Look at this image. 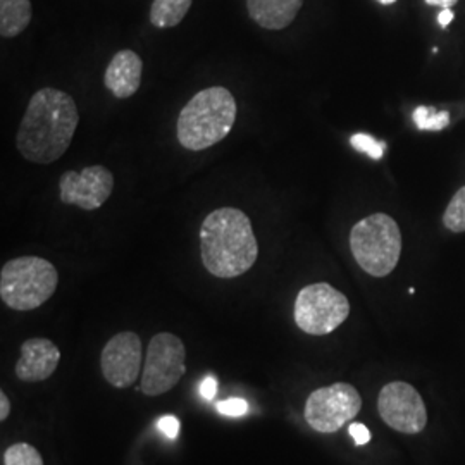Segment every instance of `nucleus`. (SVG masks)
<instances>
[{"label": "nucleus", "mask_w": 465, "mask_h": 465, "mask_svg": "<svg viewBox=\"0 0 465 465\" xmlns=\"http://www.w3.org/2000/svg\"><path fill=\"white\" fill-rule=\"evenodd\" d=\"M350 314V302L328 282H314L302 288L295 300V322L312 336H324L340 328Z\"/></svg>", "instance_id": "obj_6"}, {"label": "nucleus", "mask_w": 465, "mask_h": 465, "mask_svg": "<svg viewBox=\"0 0 465 465\" xmlns=\"http://www.w3.org/2000/svg\"><path fill=\"white\" fill-rule=\"evenodd\" d=\"M414 124L420 132H441L450 124V114L447 111H436V107L419 105L412 114Z\"/></svg>", "instance_id": "obj_17"}, {"label": "nucleus", "mask_w": 465, "mask_h": 465, "mask_svg": "<svg viewBox=\"0 0 465 465\" xmlns=\"http://www.w3.org/2000/svg\"><path fill=\"white\" fill-rule=\"evenodd\" d=\"M303 0H247L249 16L266 30L288 28L300 13Z\"/></svg>", "instance_id": "obj_14"}, {"label": "nucleus", "mask_w": 465, "mask_h": 465, "mask_svg": "<svg viewBox=\"0 0 465 465\" xmlns=\"http://www.w3.org/2000/svg\"><path fill=\"white\" fill-rule=\"evenodd\" d=\"M143 364V347L140 336L134 331L117 332L100 355V367L105 381L114 388L134 386Z\"/></svg>", "instance_id": "obj_10"}, {"label": "nucleus", "mask_w": 465, "mask_h": 465, "mask_svg": "<svg viewBox=\"0 0 465 465\" xmlns=\"http://www.w3.org/2000/svg\"><path fill=\"white\" fill-rule=\"evenodd\" d=\"M34 17L30 0H0V35L15 38L23 34Z\"/></svg>", "instance_id": "obj_15"}, {"label": "nucleus", "mask_w": 465, "mask_h": 465, "mask_svg": "<svg viewBox=\"0 0 465 465\" xmlns=\"http://www.w3.org/2000/svg\"><path fill=\"white\" fill-rule=\"evenodd\" d=\"M193 0H153L150 7V23L155 28H174L188 15Z\"/></svg>", "instance_id": "obj_16"}, {"label": "nucleus", "mask_w": 465, "mask_h": 465, "mask_svg": "<svg viewBox=\"0 0 465 465\" xmlns=\"http://www.w3.org/2000/svg\"><path fill=\"white\" fill-rule=\"evenodd\" d=\"M453 17H455V15H453L451 9H441V13L438 15V23H440V26L445 30L450 23L453 21Z\"/></svg>", "instance_id": "obj_26"}, {"label": "nucleus", "mask_w": 465, "mask_h": 465, "mask_svg": "<svg viewBox=\"0 0 465 465\" xmlns=\"http://www.w3.org/2000/svg\"><path fill=\"white\" fill-rule=\"evenodd\" d=\"M143 63L134 50H119L104 74V84L117 99H130L142 84Z\"/></svg>", "instance_id": "obj_13"}, {"label": "nucleus", "mask_w": 465, "mask_h": 465, "mask_svg": "<svg viewBox=\"0 0 465 465\" xmlns=\"http://www.w3.org/2000/svg\"><path fill=\"white\" fill-rule=\"evenodd\" d=\"M186 372L184 343L173 332H159L150 340L142 391L147 397H159L173 390Z\"/></svg>", "instance_id": "obj_7"}, {"label": "nucleus", "mask_w": 465, "mask_h": 465, "mask_svg": "<svg viewBox=\"0 0 465 465\" xmlns=\"http://www.w3.org/2000/svg\"><path fill=\"white\" fill-rule=\"evenodd\" d=\"M443 224L451 232H465V186L450 200L449 207L443 214Z\"/></svg>", "instance_id": "obj_18"}, {"label": "nucleus", "mask_w": 465, "mask_h": 465, "mask_svg": "<svg viewBox=\"0 0 465 465\" xmlns=\"http://www.w3.org/2000/svg\"><path fill=\"white\" fill-rule=\"evenodd\" d=\"M361 409V393L349 382H334L309 395L305 401V420L314 431L331 434L351 422Z\"/></svg>", "instance_id": "obj_8"}, {"label": "nucleus", "mask_w": 465, "mask_h": 465, "mask_svg": "<svg viewBox=\"0 0 465 465\" xmlns=\"http://www.w3.org/2000/svg\"><path fill=\"white\" fill-rule=\"evenodd\" d=\"M5 465H44L40 451L28 443H16L4 453Z\"/></svg>", "instance_id": "obj_19"}, {"label": "nucleus", "mask_w": 465, "mask_h": 465, "mask_svg": "<svg viewBox=\"0 0 465 465\" xmlns=\"http://www.w3.org/2000/svg\"><path fill=\"white\" fill-rule=\"evenodd\" d=\"M80 117L74 99L55 88L35 94L16 134L19 153L35 164H52L69 149Z\"/></svg>", "instance_id": "obj_1"}, {"label": "nucleus", "mask_w": 465, "mask_h": 465, "mask_svg": "<svg viewBox=\"0 0 465 465\" xmlns=\"http://www.w3.org/2000/svg\"><path fill=\"white\" fill-rule=\"evenodd\" d=\"M380 4H382V5H391V4H395L397 0H378Z\"/></svg>", "instance_id": "obj_28"}, {"label": "nucleus", "mask_w": 465, "mask_h": 465, "mask_svg": "<svg viewBox=\"0 0 465 465\" xmlns=\"http://www.w3.org/2000/svg\"><path fill=\"white\" fill-rule=\"evenodd\" d=\"M200 255L205 269L216 278L232 280L245 274L259 257L249 216L232 207L213 211L200 228Z\"/></svg>", "instance_id": "obj_2"}, {"label": "nucleus", "mask_w": 465, "mask_h": 465, "mask_svg": "<svg viewBox=\"0 0 465 465\" xmlns=\"http://www.w3.org/2000/svg\"><path fill=\"white\" fill-rule=\"evenodd\" d=\"M11 414V401L7 399V395L4 391H0V420H7V417Z\"/></svg>", "instance_id": "obj_25"}, {"label": "nucleus", "mask_w": 465, "mask_h": 465, "mask_svg": "<svg viewBox=\"0 0 465 465\" xmlns=\"http://www.w3.org/2000/svg\"><path fill=\"white\" fill-rule=\"evenodd\" d=\"M349 432L350 436L353 438V441H355L357 447H362V445H367V443L371 441V432H369L366 426L361 424V422L350 424Z\"/></svg>", "instance_id": "obj_23"}, {"label": "nucleus", "mask_w": 465, "mask_h": 465, "mask_svg": "<svg viewBox=\"0 0 465 465\" xmlns=\"http://www.w3.org/2000/svg\"><path fill=\"white\" fill-rule=\"evenodd\" d=\"M378 411L384 424L403 434H419L428 424L424 400L409 382L393 381L382 386Z\"/></svg>", "instance_id": "obj_9"}, {"label": "nucleus", "mask_w": 465, "mask_h": 465, "mask_svg": "<svg viewBox=\"0 0 465 465\" xmlns=\"http://www.w3.org/2000/svg\"><path fill=\"white\" fill-rule=\"evenodd\" d=\"M350 249L362 271L374 278L393 272L401 253V232L393 217L372 214L361 219L350 232Z\"/></svg>", "instance_id": "obj_5"}, {"label": "nucleus", "mask_w": 465, "mask_h": 465, "mask_svg": "<svg viewBox=\"0 0 465 465\" xmlns=\"http://www.w3.org/2000/svg\"><path fill=\"white\" fill-rule=\"evenodd\" d=\"M59 272L42 257H17L0 271V299L19 312L35 311L55 293Z\"/></svg>", "instance_id": "obj_4"}, {"label": "nucleus", "mask_w": 465, "mask_h": 465, "mask_svg": "<svg viewBox=\"0 0 465 465\" xmlns=\"http://www.w3.org/2000/svg\"><path fill=\"white\" fill-rule=\"evenodd\" d=\"M157 428L169 440H176L180 434V420H178V417L163 416L157 422Z\"/></svg>", "instance_id": "obj_22"}, {"label": "nucleus", "mask_w": 465, "mask_h": 465, "mask_svg": "<svg viewBox=\"0 0 465 465\" xmlns=\"http://www.w3.org/2000/svg\"><path fill=\"white\" fill-rule=\"evenodd\" d=\"M351 145H353V149L366 153L374 161L382 159V153H384V149H386V143L378 142L374 136L367 134H353L351 136Z\"/></svg>", "instance_id": "obj_20"}, {"label": "nucleus", "mask_w": 465, "mask_h": 465, "mask_svg": "<svg viewBox=\"0 0 465 465\" xmlns=\"http://www.w3.org/2000/svg\"><path fill=\"white\" fill-rule=\"evenodd\" d=\"M217 393V381L216 378H213V376H209V378H205L203 382L200 384V395L203 397L205 400H213L216 397Z\"/></svg>", "instance_id": "obj_24"}, {"label": "nucleus", "mask_w": 465, "mask_h": 465, "mask_svg": "<svg viewBox=\"0 0 465 465\" xmlns=\"http://www.w3.org/2000/svg\"><path fill=\"white\" fill-rule=\"evenodd\" d=\"M216 409L223 416L240 417L247 414L249 403L242 399L223 400V401H217Z\"/></svg>", "instance_id": "obj_21"}, {"label": "nucleus", "mask_w": 465, "mask_h": 465, "mask_svg": "<svg viewBox=\"0 0 465 465\" xmlns=\"http://www.w3.org/2000/svg\"><path fill=\"white\" fill-rule=\"evenodd\" d=\"M428 5L441 7V9H451L459 0H424Z\"/></svg>", "instance_id": "obj_27"}, {"label": "nucleus", "mask_w": 465, "mask_h": 465, "mask_svg": "<svg viewBox=\"0 0 465 465\" xmlns=\"http://www.w3.org/2000/svg\"><path fill=\"white\" fill-rule=\"evenodd\" d=\"M61 362V351L47 338H32L21 345L16 364L17 380L40 382L49 380Z\"/></svg>", "instance_id": "obj_12"}, {"label": "nucleus", "mask_w": 465, "mask_h": 465, "mask_svg": "<svg viewBox=\"0 0 465 465\" xmlns=\"http://www.w3.org/2000/svg\"><path fill=\"white\" fill-rule=\"evenodd\" d=\"M114 190V176L104 166H88L84 171H66L59 182L63 203L76 205L84 211L102 207Z\"/></svg>", "instance_id": "obj_11"}, {"label": "nucleus", "mask_w": 465, "mask_h": 465, "mask_svg": "<svg viewBox=\"0 0 465 465\" xmlns=\"http://www.w3.org/2000/svg\"><path fill=\"white\" fill-rule=\"evenodd\" d=\"M236 100L223 86L200 90L178 117V140L186 150H205L224 140L236 121Z\"/></svg>", "instance_id": "obj_3"}]
</instances>
